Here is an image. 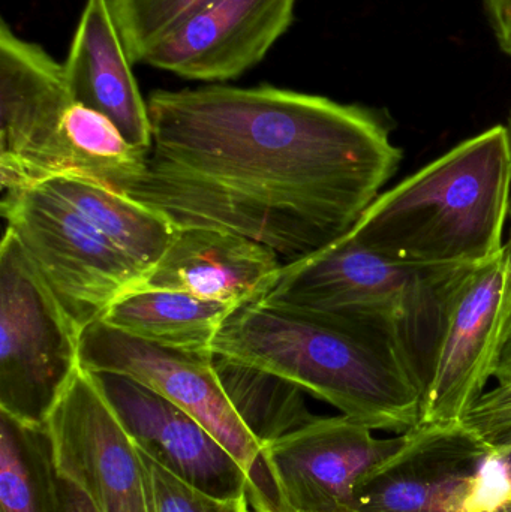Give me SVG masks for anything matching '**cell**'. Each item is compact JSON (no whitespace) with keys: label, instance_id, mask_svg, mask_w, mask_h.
Returning a JSON list of instances; mask_svg holds the SVG:
<instances>
[{"label":"cell","instance_id":"cell-21","mask_svg":"<svg viewBox=\"0 0 511 512\" xmlns=\"http://www.w3.org/2000/svg\"><path fill=\"white\" fill-rule=\"evenodd\" d=\"M213 0H108L132 63Z\"/></svg>","mask_w":511,"mask_h":512},{"label":"cell","instance_id":"cell-8","mask_svg":"<svg viewBox=\"0 0 511 512\" xmlns=\"http://www.w3.org/2000/svg\"><path fill=\"white\" fill-rule=\"evenodd\" d=\"M80 366L116 373L146 385L203 424L245 469L252 483L275 502L263 453L228 400L212 351L165 348L93 322L81 331Z\"/></svg>","mask_w":511,"mask_h":512},{"label":"cell","instance_id":"cell-16","mask_svg":"<svg viewBox=\"0 0 511 512\" xmlns=\"http://www.w3.org/2000/svg\"><path fill=\"white\" fill-rule=\"evenodd\" d=\"M63 65L74 102L104 114L129 144L149 152V108L108 0H87Z\"/></svg>","mask_w":511,"mask_h":512},{"label":"cell","instance_id":"cell-11","mask_svg":"<svg viewBox=\"0 0 511 512\" xmlns=\"http://www.w3.org/2000/svg\"><path fill=\"white\" fill-rule=\"evenodd\" d=\"M404 444L345 417H315L263 447L279 512H351L360 484Z\"/></svg>","mask_w":511,"mask_h":512},{"label":"cell","instance_id":"cell-13","mask_svg":"<svg viewBox=\"0 0 511 512\" xmlns=\"http://www.w3.org/2000/svg\"><path fill=\"white\" fill-rule=\"evenodd\" d=\"M93 375L128 435L159 465L216 498L249 496L252 510L278 511L236 457L188 412L134 379Z\"/></svg>","mask_w":511,"mask_h":512},{"label":"cell","instance_id":"cell-23","mask_svg":"<svg viewBox=\"0 0 511 512\" xmlns=\"http://www.w3.org/2000/svg\"><path fill=\"white\" fill-rule=\"evenodd\" d=\"M462 423L489 447L501 453L511 448V384L485 391Z\"/></svg>","mask_w":511,"mask_h":512},{"label":"cell","instance_id":"cell-2","mask_svg":"<svg viewBox=\"0 0 511 512\" xmlns=\"http://www.w3.org/2000/svg\"><path fill=\"white\" fill-rule=\"evenodd\" d=\"M210 349L282 376L369 429L405 433L419 424L422 391L404 358L387 337L360 325L245 304Z\"/></svg>","mask_w":511,"mask_h":512},{"label":"cell","instance_id":"cell-5","mask_svg":"<svg viewBox=\"0 0 511 512\" xmlns=\"http://www.w3.org/2000/svg\"><path fill=\"white\" fill-rule=\"evenodd\" d=\"M80 336L6 228L0 248V411L45 426L80 367Z\"/></svg>","mask_w":511,"mask_h":512},{"label":"cell","instance_id":"cell-18","mask_svg":"<svg viewBox=\"0 0 511 512\" xmlns=\"http://www.w3.org/2000/svg\"><path fill=\"white\" fill-rule=\"evenodd\" d=\"M38 185L66 201L146 276L176 239L177 231L164 216L101 183L78 176H57Z\"/></svg>","mask_w":511,"mask_h":512},{"label":"cell","instance_id":"cell-15","mask_svg":"<svg viewBox=\"0 0 511 512\" xmlns=\"http://www.w3.org/2000/svg\"><path fill=\"white\" fill-rule=\"evenodd\" d=\"M284 265L273 249L255 240L192 228L177 231L141 286L174 289L242 307L261 303Z\"/></svg>","mask_w":511,"mask_h":512},{"label":"cell","instance_id":"cell-6","mask_svg":"<svg viewBox=\"0 0 511 512\" xmlns=\"http://www.w3.org/2000/svg\"><path fill=\"white\" fill-rule=\"evenodd\" d=\"M503 457L464 423H419L360 484L351 512H507Z\"/></svg>","mask_w":511,"mask_h":512},{"label":"cell","instance_id":"cell-14","mask_svg":"<svg viewBox=\"0 0 511 512\" xmlns=\"http://www.w3.org/2000/svg\"><path fill=\"white\" fill-rule=\"evenodd\" d=\"M296 0H213L153 45L140 63L222 83L260 63L293 23Z\"/></svg>","mask_w":511,"mask_h":512},{"label":"cell","instance_id":"cell-29","mask_svg":"<svg viewBox=\"0 0 511 512\" xmlns=\"http://www.w3.org/2000/svg\"><path fill=\"white\" fill-rule=\"evenodd\" d=\"M251 512H278L275 510H252Z\"/></svg>","mask_w":511,"mask_h":512},{"label":"cell","instance_id":"cell-28","mask_svg":"<svg viewBox=\"0 0 511 512\" xmlns=\"http://www.w3.org/2000/svg\"><path fill=\"white\" fill-rule=\"evenodd\" d=\"M497 453H498V451H497ZM498 454H500V456L503 457L504 462H506L507 466H509L510 474H511V448H509V450H506V451H501V453H498Z\"/></svg>","mask_w":511,"mask_h":512},{"label":"cell","instance_id":"cell-24","mask_svg":"<svg viewBox=\"0 0 511 512\" xmlns=\"http://www.w3.org/2000/svg\"><path fill=\"white\" fill-rule=\"evenodd\" d=\"M498 48L511 59V0H482Z\"/></svg>","mask_w":511,"mask_h":512},{"label":"cell","instance_id":"cell-3","mask_svg":"<svg viewBox=\"0 0 511 512\" xmlns=\"http://www.w3.org/2000/svg\"><path fill=\"white\" fill-rule=\"evenodd\" d=\"M509 198V141L497 125L381 192L345 237L395 264L479 267L504 249Z\"/></svg>","mask_w":511,"mask_h":512},{"label":"cell","instance_id":"cell-4","mask_svg":"<svg viewBox=\"0 0 511 512\" xmlns=\"http://www.w3.org/2000/svg\"><path fill=\"white\" fill-rule=\"evenodd\" d=\"M468 270L395 264L344 236L285 264L261 304L351 322L387 337L423 397L450 298Z\"/></svg>","mask_w":511,"mask_h":512},{"label":"cell","instance_id":"cell-1","mask_svg":"<svg viewBox=\"0 0 511 512\" xmlns=\"http://www.w3.org/2000/svg\"><path fill=\"white\" fill-rule=\"evenodd\" d=\"M147 108L152 147L125 195L285 264L347 236L404 159L380 111L266 84L156 90Z\"/></svg>","mask_w":511,"mask_h":512},{"label":"cell","instance_id":"cell-26","mask_svg":"<svg viewBox=\"0 0 511 512\" xmlns=\"http://www.w3.org/2000/svg\"><path fill=\"white\" fill-rule=\"evenodd\" d=\"M62 478V477H60ZM63 498L66 512H98L86 493L71 481L62 478Z\"/></svg>","mask_w":511,"mask_h":512},{"label":"cell","instance_id":"cell-20","mask_svg":"<svg viewBox=\"0 0 511 512\" xmlns=\"http://www.w3.org/2000/svg\"><path fill=\"white\" fill-rule=\"evenodd\" d=\"M215 370L234 411L261 450L315 418L306 406L305 391L282 376L221 355H215Z\"/></svg>","mask_w":511,"mask_h":512},{"label":"cell","instance_id":"cell-22","mask_svg":"<svg viewBox=\"0 0 511 512\" xmlns=\"http://www.w3.org/2000/svg\"><path fill=\"white\" fill-rule=\"evenodd\" d=\"M138 447V445H137ZM141 451V450H140ZM152 512H251L249 496L222 499L186 483L144 451Z\"/></svg>","mask_w":511,"mask_h":512},{"label":"cell","instance_id":"cell-9","mask_svg":"<svg viewBox=\"0 0 511 512\" xmlns=\"http://www.w3.org/2000/svg\"><path fill=\"white\" fill-rule=\"evenodd\" d=\"M72 99L65 65L0 24V185L2 194L74 176L65 134Z\"/></svg>","mask_w":511,"mask_h":512},{"label":"cell","instance_id":"cell-17","mask_svg":"<svg viewBox=\"0 0 511 512\" xmlns=\"http://www.w3.org/2000/svg\"><path fill=\"white\" fill-rule=\"evenodd\" d=\"M236 309L188 292L141 286L117 298L101 321L165 348L212 351L216 334Z\"/></svg>","mask_w":511,"mask_h":512},{"label":"cell","instance_id":"cell-12","mask_svg":"<svg viewBox=\"0 0 511 512\" xmlns=\"http://www.w3.org/2000/svg\"><path fill=\"white\" fill-rule=\"evenodd\" d=\"M511 259L506 246L471 268L456 286L431 379L423 391L419 423H462L492 379L495 352L509 295Z\"/></svg>","mask_w":511,"mask_h":512},{"label":"cell","instance_id":"cell-7","mask_svg":"<svg viewBox=\"0 0 511 512\" xmlns=\"http://www.w3.org/2000/svg\"><path fill=\"white\" fill-rule=\"evenodd\" d=\"M6 228L81 331L146 273L62 198L35 185L2 197Z\"/></svg>","mask_w":511,"mask_h":512},{"label":"cell","instance_id":"cell-19","mask_svg":"<svg viewBox=\"0 0 511 512\" xmlns=\"http://www.w3.org/2000/svg\"><path fill=\"white\" fill-rule=\"evenodd\" d=\"M0 512H66L45 426L0 411Z\"/></svg>","mask_w":511,"mask_h":512},{"label":"cell","instance_id":"cell-30","mask_svg":"<svg viewBox=\"0 0 511 512\" xmlns=\"http://www.w3.org/2000/svg\"><path fill=\"white\" fill-rule=\"evenodd\" d=\"M507 512H511V504H510V507H509V511H507Z\"/></svg>","mask_w":511,"mask_h":512},{"label":"cell","instance_id":"cell-10","mask_svg":"<svg viewBox=\"0 0 511 512\" xmlns=\"http://www.w3.org/2000/svg\"><path fill=\"white\" fill-rule=\"evenodd\" d=\"M45 429L60 477L80 487L98 512H152L143 454L93 373L78 367Z\"/></svg>","mask_w":511,"mask_h":512},{"label":"cell","instance_id":"cell-27","mask_svg":"<svg viewBox=\"0 0 511 512\" xmlns=\"http://www.w3.org/2000/svg\"><path fill=\"white\" fill-rule=\"evenodd\" d=\"M504 128H506L507 132V141H509V150H510V198H509V239H507V242L504 243V246H506L507 254L510 255L511 259V110L509 113V117H507V123L504 125ZM507 301H511V277H510V288H509V295H507Z\"/></svg>","mask_w":511,"mask_h":512},{"label":"cell","instance_id":"cell-25","mask_svg":"<svg viewBox=\"0 0 511 512\" xmlns=\"http://www.w3.org/2000/svg\"><path fill=\"white\" fill-rule=\"evenodd\" d=\"M492 378L497 379L498 385L511 384V301H507L504 310L503 328L495 352Z\"/></svg>","mask_w":511,"mask_h":512}]
</instances>
